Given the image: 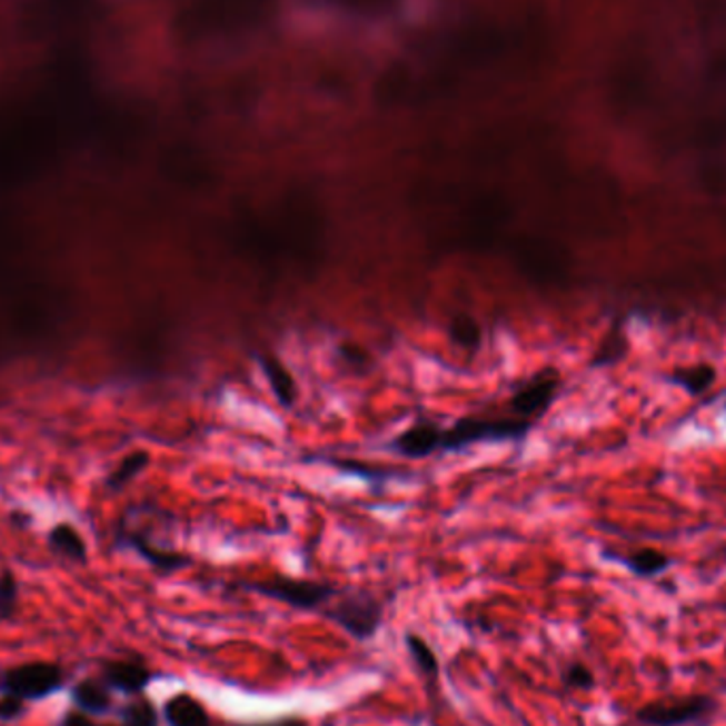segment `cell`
Returning a JSON list of instances; mask_svg holds the SVG:
<instances>
[{
    "instance_id": "cell-1",
    "label": "cell",
    "mask_w": 726,
    "mask_h": 726,
    "mask_svg": "<svg viewBox=\"0 0 726 726\" xmlns=\"http://www.w3.org/2000/svg\"><path fill=\"white\" fill-rule=\"evenodd\" d=\"M331 625L347 633L351 639L372 642L385 623V601L380 595L364 588H340L338 595L319 611Z\"/></svg>"
},
{
    "instance_id": "cell-2",
    "label": "cell",
    "mask_w": 726,
    "mask_h": 726,
    "mask_svg": "<svg viewBox=\"0 0 726 726\" xmlns=\"http://www.w3.org/2000/svg\"><path fill=\"white\" fill-rule=\"evenodd\" d=\"M534 425L536 422L516 417H461L450 427H445L440 452H459L469 446L487 442H523Z\"/></svg>"
},
{
    "instance_id": "cell-3",
    "label": "cell",
    "mask_w": 726,
    "mask_h": 726,
    "mask_svg": "<svg viewBox=\"0 0 726 726\" xmlns=\"http://www.w3.org/2000/svg\"><path fill=\"white\" fill-rule=\"evenodd\" d=\"M67 686V674L58 663L34 660L0 672V695L22 702H46Z\"/></svg>"
},
{
    "instance_id": "cell-4",
    "label": "cell",
    "mask_w": 726,
    "mask_h": 726,
    "mask_svg": "<svg viewBox=\"0 0 726 726\" xmlns=\"http://www.w3.org/2000/svg\"><path fill=\"white\" fill-rule=\"evenodd\" d=\"M240 588L258 593L261 597L275 599L298 611H315L319 614L328 606L329 601L338 595V586L305 578H289V576H272L261 583H240Z\"/></svg>"
},
{
    "instance_id": "cell-5",
    "label": "cell",
    "mask_w": 726,
    "mask_h": 726,
    "mask_svg": "<svg viewBox=\"0 0 726 726\" xmlns=\"http://www.w3.org/2000/svg\"><path fill=\"white\" fill-rule=\"evenodd\" d=\"M718 703L709 695H690L678 702H650L635 712V720L644 726L707 725Z\"/></svg>"
},
{
    "instance_id": "cell-6",
    "label": "cell",
    "mask_w": 726,
    "mask_h": 726,
    "mask_svg": "<svg viewBox=\"0 0 726 726\" xmlns=\"http://www.w3.org/2000/svg\"><path fill=\"white\" fill-rule=\"evenodd\" d=\"M559 387H561V375L555 368H544L536 375L516 382L508 406L516 419L536 422L548 412V408L557 399Z\"/></svg>"
},
{
    "instance_id": "cell-7",
    "label": "cell",
    "mask_w": 726,
    "mask_h": 726,
    "mask_svg": "<svg viewBox=\"0 0 726 726\" xmlns=\"http://www.w3.org/2000/svg\"><path fill=\"white\" fill-rule=\"evenodd\" d=\"M442 434L445 427L431 419H417L408 425L399 436L387 442V450L396 452L404 459H427L442 450Z\"/></svg>"
},
{
    "instance_id": "cell-8",
    "label": "cell",
    "mask_w": 726,
    "mask_h": 726,
    "mask_svg": "<svg viewBox=\"0 0 726 726\" xmlns=\"http://www.w3.org/2000/svg\"><path fill=\"white\" fill-rule=\"evenodd\" d=\"M100 679L116 693L141 697L156 679V674L141 660H102Z\"/></svg>"
},
{
    "instance_id": "cell-9",
    "label": "cell",
    "mask_w": 726,
    "mask_h": 726,
    "mask_svg": "<svg viewBox=\"0 0 726 726\" xmlns=\"http://www.w3.org/2000/svg\"><path fill=\"white\" fill-rule=\"evenodd\" d=\"M162 718L168 726H212L209 709L189 693H177L166 699Z\"/></svg>"
},
{
    "instance_id": "cell-10",
    "label": "cell",
    "mask_w": 726,
    "mask_h": 726,
    "mask_svg": "<svg viewBox=\"0 0 726 726\" xmlns=\"http://www.w3.org/2000/svg\"><path fill=\"white\" fill-rule=\"evenodd\" d=\"M111 688L102 679H81L71 688V702L74 707L88 716H105L113 709Z\"/></svg>"
},
{
    "instance_id": "cell-11",
    "label": "cell",
    "mask_w": 726,
    "mask_h": 726,
    "mask_svg": "<svg viewBox=\"0 0 726 726\" xmlns=\"http://www.w3.org/2000/svg\"><path fill=\"white\" fill-rule=\"evenodd\" d=\"M258 361L277 404L287 410L294 408L298 401V387L294 376L289 375V370L282 366L281 359L272 355H258Z\"/></svg>"
},
{
    "instance_id": "cell-12",
    "label": "cell",
    "mask_w": 726,
    "mask_h": 726,
    "mask_svg": "<svg viewBox=\"0 0 726 726\" xmlns=\"http://www.w3.org/2000/svg\"><path fill=\"white\" fill-rule=\"evenodd\" d=\"M404 646L408 650L410 660L415 663L419 676L431 682L440 678V656L422 635L415 631L404 633Z\"/></svg>"
},
{
    "instance_id": "cell-13",
    "label": "cell",
    "mask_w": 726,
    "mask_h": 726,
    "mask_svg": "<svg viewBox=\"0 0 726 726\" xmlns=\"http://www.w3.org/2000/svg\"><path fill=\"white\" fill-rule=\"evenodd\" d=\"M614 561L623 563L633 576L637 578H655L660 576L663 571H667L672 567V557H667L665 553L656 550V548H639L627 557H611Z\"/></svg>"
},
{
    "instance_id": "cell-14",
    "label": "cell",
    "mask_w": 726,
    "mask_h": 726,
    "mask_svg": "<svg viewBox=\"0 0 726 726\" xmlns=\"http://www.w3.org/2000/svg\"><path fill=\"white\" fill-rule=\"evenodd\" d=\"M672 380L682 387L688 396H702L714 382H716V370L707 364H697L690 368H678Z\"/></svg>"
},
{
    "instance_id": "cell-15",
    "label": "cell",
    "mask_w": 726,
    "mask_h": 726,
    "mask_svg": "<svg viewBox=\"0 0 726 726\" xmlns=\"http://www.w3.org/2000/svg\"><path fill=\"white\" fill-rule=\"evenodd\" d=\"M448 338L452 345L466 351H476L483 342V331L471 315L457 312L448 324Z\"/></svg>"
},
{
    "instance_id": "cell-16",
    "label": "cell",
    "mask_w": 726,
    "mask_h": 726,
    "mask_svg": "<svg viewBox=\"0 0 726 726\" xmlns=\"http://www.w3.org/2000/svg\"><path fill=\"white\" fill-rule=\"evenodd\" d=\"M49 546L71 561L86 563L88 559L86 541L69 525H60L49 534Z\"/></svg>"
},
{
    "instance_id": "cell-17",
    "label": "cell",
    "mask_w": 726,
    "mask_h": 726,
    "mask_svg": "<svg viewBox=\"0 0 726 726\" xmlns=\"http://www.w3.org/2000/svg\"><path fill=\"white\" fill-rule=\"evenodd\" d=\"M627 352V340L620 326H611L608 336L604 338V342L599 345V349L595 352L590 366L593 368H606V366H614L616 361H620Z\"/></svg>"
},
{
    "instance_id": "cell-18",
    "label": "cell",
    "mask_w": 726,
    "mask_h": 726,
    "mask_svg": "<svg viewBox=\"0 0 726 726\" xmlns=\"http://www.w3.org/2000/svg\"><path fill=\"white\" fill-rule=\"evenodd\" d=\"M119 723L126 726H160V712L149 699H137L119 707Z\"/></svg>"
},
{
    "instance_id": "cell-19",
    "label": "cell",
    "mask_w": 726,
    "mask_h": 726,
    "mask_svg": "<svg viewBox=\"0 0 726 726\" xmlns=\"http://www.w3.org/2000/svg\"><path fill=\"white\" fill-rule=\"evenodd\" d=\"M147 464H149V455L147 452H132V455H128L121 464H119L118 469L109 476V487L111 489H121L123 485H128L130 480H135L139 474H141L142 469L147 468Z\"/></svg>"
},
{
    "instance_id": "cell-20",
    "label": "cell",
    "mask_w": 726,
    "mask_h": 726,
    "mask_svg": "<svg viewBox=\"0 0 726 726\" xmlns=\"http://www.w3.org/2000/svg\"><path fill=\"white\" fill-rule=\"evenodd\" d=\"M561 682L565 688L580 690V693H588V690H593L597 686L595 674L590 672L588 665L580 663V660H574L563 669Z\"/></svg>"
},
{
    "instance_id": "cell-21",
    "label": "cell",
    "mask_w": 726,
    "mask_h": 726,
    "mask_svg": "<svg viewBox=\"0 0 726 726\" xmlns=\"http://www.w3.org/2000/svg\"><path fill=\"white\" fill-rule=\"evenodd\" d=\"M18 599H20V588L16 576L11 571L0 574V620H11L16 616Z\"/></svg>"
},
{
    "instance_id": "cell-22",
    "label": "cell",
    "mask_w": 726,
    "mask_h": 726,
    "mask_svg": "<svg viewBox=\"0 0 726 726\" xmlns=\"http://www.w3.org/2000/svg\"><path fill=\"white\" fill-rule=\"evenodd\" d=\"M336 355H338V359H340L349 370H352L355 375H364V372L370 368V364H372L370 352L366 351L364 347H359V345H352V342H342V345H338V347H336Z\"/></svg>"
},
{
    "instance_id": "cell-23",
    "label": "cell",
    "mask_w": 726,
    "mask_h": 726,
    "mask_svg": "<svg viewBox=\"0 0 726 726\" xmlns=\"http://www.w3.org/2000/svg\"><path fill=\"white\" fill-rule=\"evenodd\" d=\"M310 461H324V464H328V466H334V468H340L345 469V471H351V474H357V476H364L368 483H385L387 478H391V476H396V471H382V469H375V468H364L361 464H357L355 461V466L357 468H352L351 461H347V459H334V457H310Z\"/></svg>"
},
{
    "instance_id": "cell-24",
    "label": "cell",
    "mask_w": 726,
    "mask_h": 726,
    "mask_svg": "<svg viewBox=\"0 0 726 726\" xmlns=\"http://www.w3.org/2000/svg\"><path fill=\"white\" fill-rule=\"evenodd\" d=\"M24 714L26 702L11 695H0V723H16Z\"/></svg>"
},
{
    "instance_id": "cell-25",
    "label": "cell",
    "mask_w": 726,
    "mask_h": 726,
    "mask_svg": "<svg viewBox=\"0 0 726 726\" xmlns=\"http://www.w3.org/2000/svg\"><path fill=\"white\" fill-rule=\"evenodd\" d=\"M60 726H98L96 725L95 720H92V716H88V714H83V712H69V714H64V718L60 720Z\"/></svg>"
},
{
    "instance_id": "cell-26",
    "label": "cell",
    "mask_w": 726,
    "mask_h": 726,
    "mask_svg": "<svg viewBox=\"0 0 726 726\" xmlns=\"http://www.w3.org/2000/svg\"><path fill=\"white\" fill-rule=\"evenodd\" d=\"M232 726H308L305 718L298 716H287V718H279V720H270V723H247V725H232Z\"/></svg>"
},
{
    "instance_id": "cell-27",
    "label": "cell",
    "mask_w": 726,
    "mask_h": 726,
    "mask_svg": "<svg viewBox=\"0 0 726 726\" xmlns=\"http://www.w3.org/2000/svg\"><path fill=\"white\" fill-rule=\"evenodd\" d=\"M107 726H113V725H107ZM118 726H126V725H121V723H119V725H118Z\"/></svg>"
}]
</instances>
